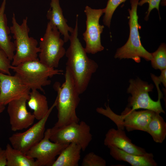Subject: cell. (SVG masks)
Listing matches in <instances>:
<instances>
[{
    "mask_svg": "<svg viewBox=\"0 0 166 166\" xmlns=\"http://www.w3.org/2000/svg\"><path fill=\"white\" fill-rule=\"evenodd\" d=\"M78 15H76V24L70 36V45L66 51V66L70 71L75 85L80 94L86 90L93 74L98 66L87 56L85 48L78 37Z\"/></svg>",
    "mask_w": 166,
    "mask_h": 166,
    "instance_id": "obj_1",
    "label": "cell"
},
{
    "mask_svg": "<svg viewBox=\"0 0 166 166\" xmlns=\"http://www.w3.org/2000/svg\"><path fill=\"white\" fill-rule=\"evenodd\" d=\"M65 77V81L62 85L57 82L53 86L57 92L55 106L57 110V121L53 127L56 128H61L79 121L76 109L80 101V94L70 71L66 67Z\"/></svg>",
    "mask_w": 166,
    "mask_h": 166,
    "instance_id": "obj_2",
    "label": "cell"
},
{
    "mask_svg": "<svg viewBox=\"0 0 166 166\" xmlns=\"http://www.w3.org/2000/svg\"><path fill=\"white\" fill-rule=\"evenodd\" d=\"M10 69L30 90H40L44 93L43 87L51 83L49 78L63 74V70L49 68L41 62L39 59L25 62L16 66L11 65Z\"/></svg>",
    "mask_w": 166,
    "mask_h": 166,
    "instance_id": "obj_3",
    "label": "cell"
},
{
    "mask_svg": "<svg viewBox=\"0 0 166 166\" xmlns=\"http://www.w3.org/2000/svg\"><path fill=\"white\" fill-rule=\"evenodd\" d=\"M139 1V0H130L131 8L128 10L129 37L125 44L117 49L114 56L115 58L131 59L137 63L140 61L141 58L148 61L152 58L151 53L145 49L141 42L139 32L141 26L138 22L137 14Z\"/></svg>",
    "mask_w": 166,
    "mask_h": 166,
    "instance_id": "obj_4",
    "label": "cell"
},
{
    "mask_svg": "<svg viewBox=\"0 0 166 166\" xmlns=\"http://www.w3.org/2000/svg\"><path fill=\"white\" fill-rule=\"evenodd\" d=\"M27 20L28 18L26 17L20 25L17 21L14 13L13 14L12 26L10 28V33L13 34V38L15 40L14 43L15 53L11 64L12 66H16L25 62L38 59L40 48L38 47L37 40L29 36L30 30L27 25Z\"/></svg>",
    "mask_w": 166,
    "mask_h": 166,
    "instance_id": "obj_5",
    "label": "cell"
},
{
    "mask_svg": "<svg viewBox=\"0 0 166 166\" xmlns=\"http://www.w3.org/2000/svg\"><path fill=\"white\" fill-rule=\"evenodd\" d=\"M105 108L98 107L99 113L110 119L116 125L117 129L128 132L137 130L146 132L147 125L156 112L149 110L137 111L126 107L121 115L114 113L109 104L105 105Z\"/></svg>",
    "mask_w": 166,
    "mask_h": 166,
    "instance_id": "obj_6",
    "label": "cell"
},
{
    "mask_svg": "<svg viewBox=\"0 0 166 166\" xmlns=\"http://www.w3.org/2000/svg\"><path fill=\"white\" fill-rule=\"evenodd\" d=\"M60 34L57 28L49 22L45 33L40 40L39 60L50 68H57L60 60L65 54V42Z\"/></svg>",
    "mask_w": 166,
    "mask_h": 166,
    "instance_id": "obj_7",
    "label": "cell"
},
{
    "mask_svg": "<svg viewBox=\"0 0 166 166\" xmlns=\"http://www.w3.org/2000/svg\"><path fill=\"white\" fill-rule=\"evenodd\" d=\"M129 82L127 93L130 94L131 96L128 99L127 107L132 110L144 109L160 114H165L161 104L162 95L160 89H157L158 100L155 101L151 98L148 94L149 92L152 91L154 88L152 84H149L139 77L130 79Z\"/></svg>",
    "mask_w": 166,
    "mask_h": 166,
    "instance_id": "obj_8",
    "label": "cell"
},
{
    "mask_svg": "<svg viewBox=\"0 0 166 166\" xmlns=\"http://www.w3.org/2000/svg\"><path fill=\"white\" fill-rule=\"evenodd\" d=\"M49 139L54 142L79 145L84 151L92 139L90 126L85 121L73 123L59 128H49Z\"/></svg>",
    "mask_w": 166,
    "mask_h": 166,
    "instance_id": "obj_9",
    "label": "cell"
},
{
    "mask_svg": "<svg viewBox=\"0 0 166 166\" xmlns=\"http://www.w3.org/2000/svg\"><path fill=\"white\" fill-rule=\"evenodd\" d=\"M105 8L92 9L88 6L85 7L86 29L83 36L87 53L94 54L104 49L101 44V36L104 26L100 25L99 22L100 17L105 13Z\"/></svg>",
    "mask_w": 166,
    "mask_h": 166,
    "instance_id": "obj_10",
    "label": "cell"
},
{
    "mask_svg": "<svg viewBox=\"0 0 166 166\" xmlns=\"http://www.w3.org/2000/svg\"><path fill=\"white\" fill-rule=\"evenodd\" d=\"M56 104L55 100L45 116L27 130L14 133L10 136L9 140L11 146L26 153L30 148L41 140L44 136L46 122Z\"/></svg>",
    "mask_w": 166,
    "mask_h": 166,
    "instance_id": "obj_11",
    "label": "cell"
},
{
    "mask_svg": "<svg viewBox=\"0 0 166 166\" xmlns=\"http://www.w3.org/2000/svg\"><path fill=\"white\" fill-rule=\"evenodd\" d=\"M69 144L54 142L49 139V130L45 131L43 138L26 153L30 157L36 159L38 166H52L56 157Z\"/></svg>",
    "mask_w": 166,
    "mask_h": 166,
    "instance_id": "obj_12",
    "label": "cell"
},
{
    "mask_svg": "<svg viewBox=\"0 0 166 166\" xmlns=\"http://www.w3.org/2000/svg\"><path fill=\"white\" fill-rule=\"evenodd\" d=\"M28 97H23L8 103L7 112L9 117L11 129L15 132L26 129L32 125L35 117L28 111L26 102Z\"/></svg>",
    "mask_w": 166,
    "mask_h": 166,
    "instance_id": "obj_13",
    "label": "cell"
},
{
    "mask_svg": "<svg viewBox=\"0 0 166 166\" xmlns=\"http://www.w3.org/2000/svg\"><path fill=\"white\" fill-rule=\"evenodd\" d=\"M30 89L15 74L0 72V104L5 105L10 102L23 97H29Z\"/></svg>",
    "mask_w": 166,
    "mask_h": 166,
    "instance_id": "obj_14",
    "label": "cell"
},
{
    "mask_svg": "<svg viewBox=\"0 0 166 166\" xmlns=\"http://www.w3.org/2000/svg\"><path fill=\"white\" fill-rule=\"evenodd\" d=\"M104 145L108 147L114 146L126 152L143 155L147 152L145 149L134 144L126 135L124 130L114 128L110 129L105 135Z\"/></svg>",
    "mask_w": 166,
    "mask_h": 166,
    "instance_id": "obj_15",
    "label": "cell"
},
{
    "mask_svg": "<svg viewBox=\"0 0 166 166\" xmlns=\"http://www.w3.org/2000/svg\"><path fill=\"white\" fill-rule=\"evenodd\" d=\"M110 155L115 160L128 162L132 166H157L152 153L143 155H135L126 152L114 146H109Z\"/></svg>",
    "mask_w": 166,
    "mask_h": 166,
    "instance_id": "obj_16",
    "label": "cell"
},
{
    "mask_svg": "<svg viewBox=\"0 0 166 166\" xmlns=\"http://www.w3.org/2000/svg\"><path fill=\"white\" fill-rule=\"evenodd\" d=\"M50 8L46 14L49 22L55 26L61 35L64 37L65 42L69 40L70 35L69 32L72 33L74 28L67 24V20L63 14V11L59 3V0H51Z\"/></svg>",
    "mask_w": 166,
    "mask_h": 166,
    "instance_id": "obj_17",
    "label": "cell"
},
{
    "mask_svg": "<svg viewBox=\"0 0 166 166\" xmlns=\"http://www.w3.org/2000/svg\"><path fill=\"white\" fill-rule=\"evenodd\" d=\"M6 0H3L0 7V49L12 61L15 48L14 42L11 41L10 28L7 25L6 16L5 13Z\"/></svg>",
    "mask_w": 166,
    "mask_h": 166,
    "instance_id": "obj_18",
    "label": "cell"
},
{
    "mask_svg": "<svg viewBox=\"0 0 166 166\" xmlns=\"http://www.w3.org/2000/svg\"><path fill=\"white\" fill-rule=\"evenodd\" d=\"M81 150L79 145L69 144L58 155L52 166H78Z\"/></svg>",
    "mask_w": 166,
    "mask_h": 166,
    "instance_id": "obj_19",
    "label": "cell"
},
{
    "mask_svg": "<svg viewBox=\"0 0 166 166\" xmlns=\"http://www.w3.org/2000/svg\"><path fill=\"white\" fill-rule=\"evenodd\" d=\"M27 102L29 107L33 111L35 119L38 121L44 117L49 110L46 97L38 90L30 91Z\"/></svg>",
    "mask_w": 166,
    "mask_h": 166,
    "instance_id": "obj_20",
    "label": "cell"
},
{
    "mask_svg": "<svg viewBox=\"0 0 166 166\" xmlns=\"http://www.w3.org/2000/svg\"><path fill=\"white\" fill-rule=\"evenodd\" d=\"M7 161L6 166H38L34 159L26 153L13 148L8 144L5 149Z\"/></svg>",
    "mask_w": 166,
    "mask_h": 166,
    "instance_id": "obj_21",
    "label": "cell"
},
{
    "mask_svg": "<svg viewBox=\"0 0 166 166\" xmlns=\"http://www.w3.org/2000/svg\"><path fill=\"white\" fill-rule=\"evenodd\" d=\"M160 114L155 113L147 125L146 132L155 142L162 143L166 137V123Z\"/></svg>",
    "mask_w": 166,
    "mask_h": 166,
    "instance_id": "obj_22",
    "label": "cell"
},
{
    "mask_svg": "<svg viewBox=\"0 0 166 166\" xmlns=\"http://www.w3.org/2000/svg\"><path fill=\"white\" fill-rule=\"evenodd\" d=\"M151 54L152 58L150 61L152 67L155 69L160 70L166 69V44L161 43L157 49Z\"/></svg>",
    "mask_w": 166,
    "mask_h": 166,
    "instance_id": "obj_23",
    "label": "cell"
},
{
    "mask_svg": "<svg viewBox=\"0 0 166 166\" xmlns=\"http://www.w3.org/2000/svg\"><path fill=\"white\" fill-rule=\"evenodd\" d=\"M127 0H108L107 5L105 8V14L103 22L104 24L110 28L113 15L119 6Z\"/></svg>",
    "mask_w": 166,
    "mask_h": 166,
    "instance_id": "obj_24",
    "label": "cell"
},
{
    "mask_svg": "<svg viewBox=\"0 0 166 166\" xmlns=\"http://www.w3.org/2000/svg\"><path fill=\"white\" fill-rule=\"evenodd\" d=\"M106 165L104 159L93 152L85 156L81 164L82 166H105Z\"/></svg>",
    "mask_w": 166,
    "mask_h": 166,
    "instance_id": "obj_25",
    "label": "cell"
},
{
    "mask_svg": "<svg viewBox=\"0 0 166 166\" xmlns=\"http://www.w3.org/2000/svg\"><path fill=\"white\" fill-rule=\"evenodd\" d=\"M11 61L5 53L0 49V72L8 75H11L10 67Z\"/></svg>",
    "mask_w": 166,
    "mask_h": 166,
    "instance_id": "obj_26",
    "label": "cell"
},
{
    "mask_svg": "<svg viewBox=\"0 0 166 166\" xmlns=\"http://www.w3.org/2000/svg\"><path fill=\"white\" fill-rule=\"evenodd\" d=\"M161 0H141L139 1L138 6H142L146 3L148 4V8L146 12V15L144 19L148 21L151 11L154 9H156L158 12L159 11V5Z\"/></svg>",
    "mask_w": 166,
    "mask_h": 166,
    "instance_id": "obj_27",
    "label": "cell"
},
{
    "mask_svg": "<svg viewBox=\"0 0 166 166\" xmlns=\"http://www.w3.org/2000/svg\"><path fill=\"white\" fill-rule=\"evenodd\" d=\"M161 73L159 77L155 76L156 80L160 83H162L164 86L166 87V69L161 70Z\"/></svg>",
    "mask_w": 166,
    "mask_h": 166,
    "instance_id": "obj_28",
    "label": "cell"
},
{
    "mask_svg": "<svg viewBox=\"0 0 166 166\" xmlns=\"http://www.w3.org/2000/svg\"><path fill=\"white\" fill-rule=\"evenodd\" d=\"M7 161L5 149L0 147V166H6Z\"/></svg>",
    "mask_w": 166,
    "mask_h": 166,
    "instance_id": "obj_29",
    "label": "cell"
},
{
    "mask_svg": "<svg viewBox=\"0 0 166 166\" xmlns=\"http://www.w3.org/2000/svg\"><path fill=\"white\" fill-rule=\"evenodd\" d=\"M5 109V105L0 104V114Z\"/></svg>",
    "mask_w": 166,
    "mask_h": 166,
    "instance_id": "obj_30",
    "label": "cell"
}]
</instances>
